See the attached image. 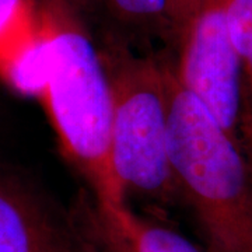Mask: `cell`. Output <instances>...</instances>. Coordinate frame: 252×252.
Instances as JSON below:
<instances>
[{
  "label": "cell",
  "mask_w": 252,
  "mask_h": 252,
  "mask_svg": "<svg viewBox=\"0 0 252 252\" xmlns=\"http://www.w3.org/2000/svg\"><path fill=\"white\" fill-rule=\"evenodd\" d=\"M167 4L172 35L180 39L193 16L196 14L200 0H167Z\"/></svg>",
  "instance_id": "cell-9"
},
{
  "label": "cell",
  "mask_w": 252,
  "mask_h": 252,
  "mask_svg": "<svg viewBox=\"0 0 252 252\" xmlns=\"http://www.w3.org/2000/svg\"><path fill=\"white\" fill-rule=\"evenodd\" d=\"M111 94L109 164L124 198L158 203L178 192L168 156V70L109 42L101 49Z\"/></svg>",
  "instance_id": "cell-3"
},
{
  "label": "cell",
  "mask_w": 252,
  "mask_h": 252,
  "mask_svg": "<svg viewBox=\"0 0 252 252\" xmlns=\"http://www.w3.org/2000/svg\"><path fill=\"white\" fill-rule=\"evenodd\" d=\"M227 20L244 74L252 90V0H227Z\"/></svg>",
  "instance_id": "cell-8"
},
{
  "label": "cell",
  "mask_w": 252,
  "mask_h": 252,
  "mask_svg": "<svg viewBox=\"0 0 252 252\" xmlns=\"http://www.w3.org/2000/svg\"><path fill=\"white\" fill-rule=\"evenodd\" d=\"M114 17L126 24L171 32L167 0H101Z\"/></svg>",
  "instance_id": "cell-7"
},
{
  "label": "cell",
  "mask_w": 252,
  "mask_h": 252,
  "mask_svg": "<svg viewBox=\"0 0 252 252\" xmlns=\"http://www.w3.org/2000/svg\"><path fill=\"white\" fill-rule=\"evenodd\" d=\"M168 156L207 252H252V175L238 142L168 70Z\"/></svg>",
  "instance_id": "cell-2"
},
{
  "label": "cell",
  "mask_w": 252,
  "mask_h": 252,
  "mask_svg": "<svg viewBox=\"0 0 252 252\" xmlns=\"http://www.w3.org/2000/svg\"><path fill=\"white\" fill-rule=\"evenodd\" d=\"M83 252H207L175 228L135 213L126 203L111 205L83 195L70 212Z\"/></svg>",
  "instance_id": "cell-5"
},
{
  "label": "cell",
  "mask_w": 252,
  "mask_h": 252,
  "mask_svg": "<svg viewBox=\"0 0 252 252\" xmlns=\"http://www.w3.org/2000/svg\"><path fill=\"white\" fill-rule=\"evenodd\" d=\"M180 44L175 79L238 142L244 70L228 28L227 0H200Z\"/></svg>",
  "instance_id": "cell-4"
},
{
  "label": "cell",
  "mask_w": 252,
  "mask_h": 252,
  "mask_svg": "<svg viewBox=\"0 0 252 252\" xmlns=\"http://www.w3.org/2000/svg\"><path fill=\"white\" fill-rule=\"evenodd\" d=\"M46 52L44 99L61 150L99 202L124 205L109 164L111 94L80 0H32Z\"/></svg>",
  "instance_id": "cell-1"
},
{
  "label": "cell",
  "mask_w": 252,
  "mask_h": 252,
  "mask_svg": "<svg viewBox=\"0 0 252 252\" xmlns=\"http://www.w3.org/2000/svg\"><path fill=\"white\" fill-rule=\"evenodd\" d=\"M0 252H83L70 219L17 181L0 177Z\"/></svg>",
  "instance_id": "cell-6"
}]
</instances>
